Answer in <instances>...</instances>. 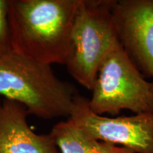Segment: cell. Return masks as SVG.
<instances>
[{
    "instance_id": "6da1fadb",
    "label": "cell",
    "mask_w": 153,
    "mask_h": 153,
    "mask_svg": "<svg viewBox=\"0 0 153 153\" xmlns=\"http://www.w3.org/2000/svg\"><path fill=\"white\" fill-rule=\"evenodd\" d=\"M79 0H8L12 51L65 65Z\"/></svg>"
},
{
    "instance_id": "7a4b0ae2",
    "label": "cell",
    "mask_w": 153,
    "mask_h": 153,
    "mask_svg": "<svg viewBox=\"0 0 153 153\" xmlns=\"http://www.w3.org/2000/svg\"><path fill=\"white\" fill-rule=\"evenodd\" d=\"M77 94L51 65L11 52L0 60V97L24 105L42 119L69 117Z\"/></svg>"
},
{
    "instance_id": "3957f363",
    "label": "cell",
    "mask_w": 153,
    "mask_h": 153,
    "mask_svg": "<svg viewBox=\"0 0 153 153\" xmlns=\"http://www.w3.org/2000/svg\"><path fill=\"white\" fill-rule=\"evenodd\" d=\"M114 0H79L65 66L79 85L92 90L99 67L120 43L115 23Z\"/></svg>"
},
{
    "instance_id": "277c9868",
    "label": "cell",
    "mask_w": 153,
    "mask_h": 153,
    "mask_svg": "<svg viewBox=\"0 0 153 153\" xmlns=\"http://www.w3.org/2000/svg\"><path fill=\"white\" fill-rule=\"evenodd\" d=\"M89 99L95 114H119L122 110L153 114V83L147 81L122 45L105 57Z\"/></svg>"
},
{
    "instance_id": "5b68a950",
    "label": "cell",
    "mask_w": 153,
    "mask_h": 153,
    "mask_svg": "<svg viewBox=\"0 0 153 153\" xmlns=\"http://www.w3.org/2000/svg\"><path fill=\"white\" fill-rule=\"evenodd\" d=\"M68 119L87 137L128 148L153 153V114L106 117L91 110L89 99L76 94Z\"/></svg>"
},
{
    "instance_id": "8992f818",
    "label": "cell",
    "mask_w": 153,
    "mask_h": 153,
    "mask_svg": "<svg viewBox=\"0 0 153 153\" xmlns=\"http://www.w3.org/2000/svg\"><path fill=\"white\" fill-rule=\"evenodd\" d=\"M113 14L120 45L153 83V0H114Z\"/></svg>"
},
{
    "instance_id": "52a82bcc",
    "label": "cell",
    "mask_w": 153,
    "mask_h": 153,
    "mask_svg": "<svg viewBox=\"0 0 153 153\" xmlns=\"http://www.w3.org/2000/svg\"><path fill=\"white\" fill-rule=\"evenodd\" d=\"M28 115L24 105L0 97V153H60L51 133L32 131Z\"/></svg>"
},
{
    "instance_id": "ba28073f",
    "label": "cell",
    "mask_w": 153,
    "mask_h": 153,
    "mask_svg": "<svg viewBox=\"0 0 153 153\" xmlns=\"http://www.w3.org/2000/svg\"><path fill=\"white\" fill-rule=\"evenodd\" d=\"M50 133L60 153H135L123 147L87 137L69 119L55 124Z\"/></svg>"
},
{
    "instance_id": "9c48e42d",
    "label": "cell",
    "mask_w": 153,
    "mask_h": 153,
    "mask_svg": "<svg viewBox=\"0 0 153 153\" xmlns=\"http://www.w3.org/2000/svg\"><path fill=\"white\" fill-rule=\"evenodd\" d=\"M12 52L8 19V0H0V60Z\"/></svg>"
}]
</instances>
